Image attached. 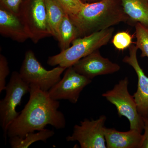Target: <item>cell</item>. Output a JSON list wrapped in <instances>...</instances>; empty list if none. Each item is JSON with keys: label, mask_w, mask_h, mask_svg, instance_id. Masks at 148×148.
Instances as JSON below:
<instances>
[{"label": "cell", "mask_w": 148, "mask_h": 148, "mask_svg": "<svg viewBox=\"0 0 148 148\" xmlns=\"http://www.w3.org/2000/svg\"><path fill=\"white\" fill-rule=\"evenodd\" d=\"M127 77L121 80L112 89L102 94V96L116 108L119 116H124L129 121L130 129L142 133L144 128L143 116L139 114L133 95L128 91Z\"/></svg>", "instance_id": "5"}, {"label": "cell", "mask_w": 148, "mask_h": 148, "mask_svg": "<svg viewBox=\"0 0 148 148\" xmlns=\"http://www.w3.org/2000/svg\"><path fill=\"white\" fill-rule=\"evenodd\" d=\"M135 27V45L142 51L141 57L148 58V28L140 23H136Z\"/></svg>", "instance_id": "18"}, {"label": "cell", "mask_w": 148, "mask_h": 148, "mask_svg": "<svg viewBox=\"0 0 148 148\" xmlns=\"http://www.w3.org/2000/svg\"><path fill=\"white\" fill-rule=\"evenodd\" d=\"M138 49L135 45L132 44L129 48V55L123 58V62L131 66L138 76V88L133 96L137 104L138 112L143 116L148 115V77L138 62Z\"/></svg>", "instance_id": "11"}, {"label": "cell", "mask_w": 148, "mask_h": 148, "mask_svg": "<svg viewBox=\"0 0 148 148\" xmlns=\"http://www.w3.org/2000/svg\"><path fill=\"white\" fill-rule=\"evenodd\" d=\"M64 9L66 14L73 15L82 9L85 3L82 0H56Z\"/></svg>", "instance_id": "20"}, {"label": "cell", "mask_w": 148, "mask_h": 148, "mask_svg": "<svg viewBox=\"0 0 148 148\" xmlns=\"http://www.w3.org/2000/svg\"><path fill=\"white\" fill-rule=\"evenodd\" d=\"M82 1L85 3H91L99 1L102 0H82Z\"/></svg>", "instance_id": "24"}, {"label": "cell", "mask_w": 148, "mask_h": 148, "mask_svg": "<svg viewBox=\"0 0 148 148\" xmlns=\"http://www.w3.org/2000/svg\"><path fill=\"white\" fill-rule=\"evenodd\" d=\"M0 34L18 42H24L29 36L19 16L0 6Z\"/></svg>", "instance_id": "12"}, {"label": "cell", "mask_w": 148, "mask_h": 148, "mask_svg": "<svg viewBox=\"0 0 148 148\" xmlns=\"http://www.w3.org/2000/svg\"><path fill=\"white\" fill-rule=\"evenodd\" d=\"M107 117L101 115L98 119H85L74 126L72 135L67 136L68 142L77 141L82 148H107L105 135Z\"/></svg>", "instance_id": "8"}, {"label": "cell", "mask_w": 148, "mask_h": 148, "mask_svg": "<svg viewBox=\"0 0 148 148\" xmlns=\"http://www.w3.org/2000/svg\"><path fill=\"white\" fill-rule=\"evenodd\" d=\"M23 0H0V6L18 15L19 9Z\"/></svg>", "instance_id": "22"}, {"label": "cell", "mask_w": 148, "mask_h": 148, "mask_svg": "<svg viewBox=\"0 0 148 148\" xmlns=\"http://www.w3.org/2000/svg\"><path fill=\"white\" fill-rule=\"evenodd\" d=\"M91 82L92 79L77 73L71 66L66 69L63 78L48 92L53 100H67L76 104L84 88Z\"/></svg>", "instance_id": "9"}, {"label": "cell", "mask_w": 148, "mask_h": 148, "mask_svg": "<svg viewBox=\"0 0 148 148\" xmlns=\"http://www.w3.org/2000/svg\"><path fill=\"white\" fill-rule=\"evenodd\" d=\"M30 85L28 103L8 128L9 138L14 136L23 138L29 132L45 129L48 125L56 129L66 127L65 116L58 110L59 101L51 98L48 92L42 90L37 85Z\"/></svg>", "instance_id": "1"}, {"label": "cell", "mask_w": 148, "mask_h": 148, "mask_svg": "<svg viewBox=\"0 0 148 148\" xmlns=\"http://www.w3.org/2000/svg\"><path fill=\"white\" fill-rule=\"evenodd\" d=\"M105 135L108 148H141L143 143V134L135 130L121 132L106 127Z\"/></svg>", "instance_id": "13"}, {"label": "cell", "mask_w": 148, "mask_h": 148, "mask_svg": "<svg viewBox=\"0 0 148 148\" xmlns=\"http://www.w3.org/2000/svg\"><path fill=\"white\" fill-rule=\"evenodd\" d=\"M125 12L129 18L128 24L140 23L148 28L147 0H120Z\"/></svg>", "instance_id": "14"}, {"label": "cell", "mask_w": 148, "mask_h": 148, "mask_svg": "<svg viewBox=\"0 0 148 148\" xmlns=\"http://www.w3.org/2000/svg\"><path fill=\"white\" fill-rule=\"evenodd\" d=\"M45 1L49 28L52 36L57 39L59 26L66 13L56 0Z\"/></svg>", "instance_id": "17"}, {"label": "cell", "mask_w": 148, "mask_h": 148, "mask_svg": "<svg viewBox=\"0 0 148 148\" xmlns=\"http://www.w3.org/2000/svg\"><path fill=\"white\" fill-rule=\"evenodd\" d=\"M114 32L113 27L105 29L88 36L77 38L72 45L66 50L49 56L47 63L49 66H58L66 69L73 66L81 59L107 45Z\"/></svg>", "instance_id": "3"}, {"label": "cell", "mask_w": 148, "mask_h": 148, "mask_svg": "<svg viewBox=\"0 0 148 148\" xmlns=\"http://www.w3.org/2000/svg\"><path fill=\"white\" fill-rule=\"evenodd\" d=\"M147 1H148V0H147Z\"/></svg>", "instance_id": "25"}, {"label": "cell", "mask_w": 148, "mask_h": 148, "mask_svg": "<svg viewBox=\"0 0 148 148\" xmlns=\"http://www.w3.org/2000/svg\"><path fill=\"white\" fill-rule=\"evenodd\" d=\"M55 134L53 130L45 129L38 132H29L21 138L18 136L11 137L9 143L12 148H27L33 143L38 141L46 142L47 140Z\"/></svg>", "instance_id": "16"}, {"label": "cell", "mask_w": 148, "mask_h": 148, "mask_svg": "<svg viewBox=\"0 0 148 148\" xmlns=\"http://www.w3.org/2000/svg\"><path fill=\"white\" fill-rule=\"evenodd\" d=\"M144 123V133L143 134V141L141 148H148V115L143 116Z\"/></svg>", "instance_id": "23"}, {"label": "cell", "mask_w": 148, "mask_h": 148, "mask_svg": "<svg viewBox=\"0 0 148 148\" xmlns=\"http://www.w3.org/2000/svg\"><path fill=\"white\" fill-rule=\"evenodd\" d=\"M69 16L77 29L79 38L108 29L122 22L128 24L129 21L120 0L85 3L78 12Z\"/></svg>", "instance_id": "2"}, {"label": "cell", "mask_w": 148, "mask_h": 148, "mask_svg": "<svg viewBox=\"0 0 148 148\" xmlns=\"http://www.w3.org/2000/svg\"><path fill=\"white\" fill-rule=\"evenodd\" d=\"M79 38L77 27L73 23L69 14H66L58 29L57 40L61 51L70 47L73 41Z\"/></svg>", "instance_id": "15"}, {"label": "cell", "mask_w": 148, "mask_h": 148, "mask_svg": "<svg viewBox=\"0 0 148 148\" xmlns=\"http://www.w3.org/2000/svg\"><path fill=\"white\" fill-rule=\"evenodd\" d=\"M67 69L58 66L51 70H46L37 60L32 50L27 51L20 68L19 74L29 84L37 85L42 90L48 92L61 79Z\"/></svg>", "instance_id": "7"}, {"label": "cell", "mask_w": 148, "mask_h": 148, "mask_svg": "<svg viewBox=\"0 0 148 148\" xmlns=\"http://www.w3.org/2000/svg\"><path fill=\"white\" fill-rule=\"evenodd\" d=\"M73 67L77 73L90 79L98 76L114 73L121 69L119 65L102 56L99 49L82 58Z\"/></svg>", "instance_id": "10"}, {"label": "cell", "mask_w": 148, "mask_h": 148, "mask_svg": "<svg viewBox=\"0 0 148 148\" xmlns=\"http://www.w3.org/2000/svg\"><path fill=\"white\" fill-rule=\"evenodd\" d=\"M112 42L115 48L119 51H123L129 48L132 43V36L128 31H121L114 35Z\"/></svg>", "instance_id": "19"}, {"label": "cell", "mask_w": 148, "mask_h": 148, "mask_svg": "<svg viewBox=\"0 0 148 148\" xmlns=\"http://www.w3.org/2000/svg\"><path fill=\"white\" fill-rule=\"evenodd\" d=\"M30 90V85L21 77L19 73L14 71L7 84L4 98L0 101V123L6 143L8 128L20 113L16 108L20 105L22 98Z\"/></svg>", "instance_id": "6"}, {"label": "cell", "mask_w": 148, "mask_h": 148, "mask_svg": "<svg viewBox=\"0 0 148 148\" xmlns=\"http://www.w3.org/2000/svg\"><path fill=\"white\" fill-rule=\"evenodd\" d=\"M10 73L8 61L6 58L0 54V92L5 90L6 87V79Z\"/></svg>", "instance_id": "21"}, {"label": "cell", "mask_w": 148, "mask_h": 148, "mask_svg": "<svg viewBox=\"0 0 148 148\" xmlns=\"http://www.w3.org/2000/svg\"><path fill=\"white\" fill-rule=\"evenodd\" d=\"M18 16L27 34L35 44L52 36L48 21L45 0H23Z\"/></svg>", "instance_id": "4"}]
</instances>
